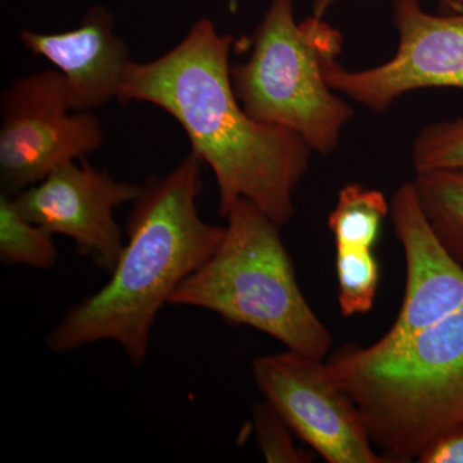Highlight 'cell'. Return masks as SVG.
I'll return each mask as SVG.
<instances>
[{"label":"cell","instance_id":"7","mask_svg":"<svg viewBox=\"0 0 463 463\" xmlns=\"http://www.w3.org/2000/svg\"><path fill=\"white\" fill-rule=\"evenodd\" d=\"M392 24L397 51L380 65L364 70L341 65L343 35L326 48L323 74L332 90L373 112L386 111L411 91L463 90V11L434 14L420 0H394Z\"/></svg>","mask_w":463,"mask_h":463},{"label":"cell","instance_id":"3","mask_svg":"<svg viewBox=\"0 0 463 463\" xmlns=\"http://www.w3.org/2000/svg\"><path fill=\"white\" fill-rule=\"evenodd\" d=\"M326 364L390 463L416 461L463 423V306L392 349L349 344Z\"/></svg>","mask_w":463,"mask_h":463},{"label":"cell","instance_id":"14","mask_svg":"<svg viewBox=\"0 0 463 463\" xmlns=\"http://www.w3.org/2000/svg\"><path fill=\"white\" fill-rule=\"evenodd\" d=\"M57 258L53 234L21 214L14 197L0 194V261L50 269Z\"/></svg>","mask_w":463,"mask_h":463},{"label":"cell","instance_id":"9","mask_svg":"<svg viewBox=\"0 0 463 463\" xmlns=\"http://www.w3.org/2000/svg\"><path fill=\"white\" fill-rule=\"evenodd\" d=\"M141 190L142 184L118 181L81 158L57 167L12 197L26 219L53 236L69 237L79 255L111 273L125 246L115 210L134 203Z\"/></svg>","mask_w":463,"mask_h":463},{"label":"cell","instance_id":"18","mask_svg":"<svg viewBox=\"0 0 463 463\" xmlns=\"http://www.w3.org/2000/svg\"><path fill=\"white\" fill-rule=\"evenodd\" d=\"M416 462L463 463V423L434 439L423 448Z\"/></svg>","mask_w":463,"mask_h":463},{"label":"cell","instance_id":"13","mask_svg":"<svg viewBox=\"0 0 463 463\" xmlns=\"http://www.w3.org/2000/svg\"><path fill=\"white\" fill-rule=\"evenodd\" d=\"M390 215V203L379 190L349 183L341 188L328 216L336 248L373 249L381 227Z\"/></svg>","mask_w":463,"mask_h":463},{"label":"cell","instance_id":"12","mask_svg":"<svg viewBox=\"0 0 463 463\" xmlns=\"http://www.w3.org/2000/svg\"><path fill=\"white\" fill-rule=\"evenodd\" d=\"M412 185L432 231L463 268V167L416 172Z\"/></svg>","mask_w":463,"mask_h":463},{"label":"cell","instance_id":"10","mask_svg":"<svg viewBox=\"0 0 463 463\" xmlns=\"http://www.w3.org/2000/svg\"><path fill=\"white\" fill-rule=\"evenodd\" d=\"M390 218L403 248L405 291L397 319L370 345L374 352L398 346L463 306V268L432 231L412 182L395 191Z\"/></svg>","mask_w":463,"mask_h":463},{"label":"cell","instance_id":"6","mask_svg":"<svg viewBox=\"0 0 463 463\" xmlns=\"http://www.w3.org/2000/svg\"><path fill=\"white\" fill-rule=\"evenodd\" d=\"M105 130L75 111L56 69L18 76L0 96V194L16 196L57 167L99 151Z\"/></svg>","mask_w":463,"mask_h":463},{"label":"cell","instance_id":"16","mask_svg":"<svg viewBox=\"0 0 463 463\" xmlns=\"http://www.w3.org/2000/svg\"><path fill=\"white\" fill-rule=\"evenodd\" d=\"M416 172L463 167V116L423 128L412 145Z\"/></svg>","mask_w":463,"mask_h":463},{"label":"cell","instance_id":"11","mask_svg":"<svg viewBox=\"0 0 463 463\" xmlns=\"http://www.w3.org/2000/svg\"><path fill=\"white\" fill-rule=\"evenodd\" d=\"M20 39L33 56L44 58L61 72L75 111H93L118 100L132 60L127 43L116 33L114 14L105 5H91L75 29H25Z\"/></svg>","mask_w":463,"mask_h":463},{"label":"cell","instance_id":"17","mask_svg":"<svg viewBox=\"0 0 463 463\" xmlns=\"http://www.w3.org/2000/svg\"><path fill=\"white\" fill-rule=\"evenodd\" d=\"M252 426L265 461L269 463L313 462L312 452L301 449L295 444L291 429L279 413L268 403L252 407Z\"/></svg>","mask_w":463,"mask_h":463},{"label":"cell","instance_id":"4","mask_svg":"<svg viewBox=\"0 0 463 463\" xmlns=\"http://www.w3.org/2000/svg\"><path fill=\"white\" fill-rule=\"evenodd\" d=\"M212 258L173 292L169 304L209 310L279 340L291 352L325 361L332 335L298 286L281 225L249 200L225 216Z\"/></svg>","mask_w":463,"mask_h":463},{"label":"cell","instance_id":"2","mask_svg":"<svg viewBox=\"0 0 463 463\" xmlns=\"http://www.w3.org/2000/svg\"><path fill=\"white\" fill-rule=\"evenodd\" d=\"M203 165L191 151L170 172L143 183L111 277L70 307L47 335L51 352L61 354L112 341L134 365L145 364L158 313L224 237V227L207 223L197 209Z\"/></svg>","mask_w":463,"mask_h":463},{"label":"cell","instance_id":"8","mask_svg":"<svg viewBox=\"0 0 463 463\" xmlns=\"http://www.w3.org/2000/svg\"><path fill=\"white\" fill-rule=\"evenodd\" d=\"M259 390L288 428L328 463H390L374 450L358 407L322 359L286 352L252 361Z\"/></svg>","mask_w":463,"mask_h":463},{"label":"cell","instance_id":"1","mask_svg":"<svg viewBox=\"0 0 463 463\" xmlns=\"http://www.w3.org/2000/svg\"><path fill=\"white\" fill-rule=\"evenodd\" d=\"M233 42L214 21L199 18L160 57L129 63L118 102L148 103L181 125L191 151L214 174L222 218L243 199L283 227L294 218L295 192L315 152L241 106L231 79Z\"/></svg>","mask_w":463,"mask_h":463},{"label":"cell","instance_id":"19","mask_svg":"<svg viewBox=\"0 0 463 463\" xmlns=\"http://www.w3.org/2000/svg\"><path fill=\"white\" fill-rule=\"evenodd\" d=\"M452 12L463 11V0H441Z\"/></svg>","mask_w":463,"mask_h":463},{"label":"cell","instance_id":"15","mask_svg":"<svg viewBox=\"0 0 463 463\" xmlns=\"http://www.w3.org/2000/svg\"><path fill=\"white\" fill-rule=\"evenodd\" d=\"M336 279L341 316L373 310L380 283V265L373 249L336 248Z\"/></svg>","mask_w":463,"mask_h":463},{"label":"cell","instance_id":"5","mask_svg":"<svg viewBox=\"0 0 463 463\" xmlns=\"http://www.w3.org/2000/svg\"><path fill=\"white\" fill-rule=\"evenodd\" d=\"M340 35L319 17L298 23L294 0H270L248 60L231 67L241 106L255 120L297 134L315 154L336 151L354 109L326 81L322 57Z\"/></svg>","mask_w":463,"mask_h":463}]
</instances>
